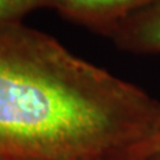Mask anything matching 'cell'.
<instances>
[{
  "label": "cell",
  "mask_w": 160,
  "mask_h": 160,
  "mask_svg": "<svg viewBox=\"0 0 160 160\" xmlns=\"http://www.w3.org/2000/svg\"><path fill=\"white\" fill-rule=\"evenodd\" d=\"M160 101L19 23L0 24V160H135Z\"/></svg>",
  "instance_id": "6da1fadb"
},
{
  "label": "cell",
  "mask_w": 160,
  "mask_h": 160,
  "mask_svg": "<svg viewBox=\"0 0 160 160\" xmlns=\"http://www.w3.org/2000/svg\"><path fill=\"white\" fill-rule=\"evenodd\" d=\"M153 1L155 0H55L53 10L72 23L112 38L128 16Z\"/></svg>",
  "instance_id": "7a4b0ae2"
},
{
  "label": "cell",
  "mask_w": 160,
  "mask_h": 160,
  "mask_svg": "<svg viewBox=\"0 0 160 160\" xmlns=\"http://www.w3.org/2000/svg\"><path fill=\"white\" fill-rule=\"evenodd\" d=\"M119 49L133 53H160V0L133 12L112 36Z\"/></svg>",
  "instance_id": "3957f363"
},
{
  "label": "cell",
  "mask_w": 160,
  "mask_h": 160,
  "mask_svg": "<svg viewBox=\"0 0 160 160\" xmlns=\"http://www.w3.org/2000/svg\"><path fill=\"white\" fill-rule=\"evenodd\" d=\"M40 8H55V0H0V24L19 23Z\"/></svg>",
  "instance_id": "277c9868"
},
{
  "label": "cell",
  "mask_w": 160,
  "mask_h": 160,
  "mask_svg": "<svg viewBox=\"0 0 160 160\" xmlns=\"http://www.w3.org/2000/svg\"><path fill=\"white\" fill-rule=\"evenodd\" d=\"M157 154H160V120L153 133L151 134V137L141 146L137 160L146 159L148 157H153Z\"/></svg>",
  "instance_id": "5b68a950"
},
{
  "label": "cell",
  "mask_w": 160,
  "mask_h": 160,
  "mask_svg": "<svg viewBox=\"0 0 160 160\" xmlns=\"http://www.w3.org/2000/svg\"><path fill=\"white\" fill-rule=\"evenodd\" d=\"M141 160H160V154L153 155V157H148L146 159H141Z\"/></svg>",
  "instance_id": "8992f818"
}]
</instances>
